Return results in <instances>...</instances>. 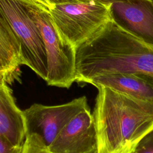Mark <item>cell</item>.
Here are the masks:
<instances>
[{
    "label": "cell",
    "instance_id": "6da1fadb",
    "mask_svg": "<svg viewBox=\"0 0 153 153\" xmlns=\"http://www.w3.org/2000/svg\"><path fill=\"white\" fill-rule=\"evenodd\" d=\"M76 79L88 82L111 73L139 72L153 76V45L118 27L111 19L75 48Z\"/></svg>",
    "mask_w": 153,
    "mask_h": 153
},
{
    "label": "cell",
    "instance_id": "7a4b0ae2",
    "mask_svg": "<svg viewBox=\"0 0 153 153\" xmlns=\"http://www.w3.org/2000/svg\"><path fill=\"white\" fill-rule=\"evenodd\" d=\"M93 111L97 153H131L153 130V100L99 86Z\"/></svg>",
    "mask_w": 153,
    "mask_h": 153
},
{
    "label": "cell",
    "instance_id": "3957f363",
    "mask_svg": "<svg viewBox=\"0 0 153 153\" xmlns=\"http://www.w3.org/2000/svg\"><path fill=\"white\" fill-rule=\"evenodd\" d=\"M49 14L62 41L75 48L111 19L109 6L102 0L56 4Z\"/></svg>",
    "mask_w": 153,
    "mask_h": 153
},
{
    "label": "cell",
    "instance_id": "277c9868",
    "mask_svg": "<svg viewBox=\"0 0 153 153\" xmlns=\"http://www.w3.org/2000/svg\"><path fill=\"white\" fill-rule=\"evenodd\" d=\"M0 12L20 42L22 65L27 66L45 81L47 58L44 42L39 28L26 5L14 0H0Z\"/></svg>",
    "mask_w": 153,
    "mask_h": 153
},
{
    "label": "cell",
    "instance_id": "5b68a950",
    "mask_svg": "<svg viewBox=\"0 0 153 153\" xmlns=\"http://www.w3.org/2000/svg\"><path fill=\"white\" fill-rule=\"evenodd\" d=\"M36 22L44 42L47 58V84L69 88L76 79L75 48L62 41L50 14L25 4Z\"/></svg>",
    "mask_w": 153,
    "mask_h": 153
},
{
    "label": "cell",
    "instance_id": "8992f818",
    "mask_svg": "<svg viewBox=\"0 0 153 153\" xmlns=\"http://www.w3.org/2000/svg\"><path fill=\"white\" fill-rule=\"evenodd\" d=\"M88 107L84 96L59 105L34 103L23 111L26 136L36 135L48 147L69 121Z\"/></svg>",
    "mask_w": 153,
    "mask_h": 153
},
{
    "label": "cell",
    "instance_id": "52a82bcc",
    "mask_svg": "<svg viewBox=\"0 0 153 153\" xmlns=\"http://www.w3.org/2000/svg\"><path fill=\"white\" fill-rule=\"evenodd\" d=\"M121 29L153 45V0H102Z\"/></svg>",
    "mask_w": 153,
    "mask_h": 153
},
{
    "label": "cell",
    "instance_id": "ba28073f",
    "mask_svg": "<svg viewBox=\"0 0 153 153\" xmlns=\"http://www.w3.org/2000/svg\"><path fill=\"white\" fill-rule=\"evenodd\" d=\"M48 148L53 153H94L97 151L96 127L90 107L72 118Z\"/></svg>",
    "mask_w": 153,
    "mask_h": 153
},
{
    "label": "cell",
    "instance_id": "9c48e42d",
    "mask_svg": "<svg viewBox=\"0 0 153 153\" xmlns=\"http://www.w3.org/2000/svg\"><path fill=\"white\" fill-rule=\"evenodd\" d=\"M88 84L102 86L146 100H153V76L139 72H117L93 78Z\"/></svg>",
    "mask_w": 153,
    "mask_h": 153
},
{
    "label": "cell",
    "instance_id": "30bf717a",
    "mask_svg": "<svg viewBox=\"0 0 153 153\" xmlns=\"http://www.w3.org/2000/svg\"><path fill=\"white\" fill-rule=\"evenodd\" d=\"M0 134L17 146H23L26 137L23 112L17 106L7 82L1 75Z\"/></svg>",
    "mask_w": 153,
    "mask_h": 153
},
{
    "label": "cell",
    "instance_id": "8fae6325",
    "mask_svg": "<svg viewBox=\"0 0 153 153\" xmlns=\"http://www.w3.org/2000/svg\"><path fill=\"white\" fill-rule=\"evenodd\" d=\"M22 65L20 42L0 12V75L7 82L17 76Z\"/></svg>",
    "mask_w": 153,
    "mask_h": 153
},
{
    "label": "cell",
    "instance_id": "7c38bea8",
    "mask_svg": "<svg viewBox=\"0 0 153 153\" xmlns=\"http://www.w3.org/2000/svg\"><path fill=\"white\" fill-rule=\"evenodd\" d=\"M22 153H53L35 134H28L23 146Z\"/></svg>",
    "mask_w": 153,
    "mask_h": 153
},
{
    "label": "cell",
    "instance_id": "4fadbf2b",
    "mask_svg": "<svg viewBox=\"0 0 153 153\" xmlns=\"http://www.w3.org/2000/svg\"><path fill=\"white\" fill-rule=\"evenodd\" d=\"M134 151L136 153H153V130L141 139Z\"/></svg>",
    "mask_w": 153,
    "mask_h": 153
},
{
    "label": "cell",
    "instance_id": "5bb4252c",
    "mask_svg": "<svg viewBox=\"0 0 153 153\" xmlns=\"http://www.w3.org/2000/svg\"><path fill=\"white\" fill-rule=\"evenodd\" d=\"M23 146L13 145L0 134V153H22Z\"/></svg>",
    "mask_w": 153,
    "mask_h": 153
},
{
    "label": "cell",
    "instance_id": "9a60e30c",
    "mask_svg": "<svg viewBox=\"0 0 153 153\" xmlns=\"http://www.w3.org/2000/svg\"><path fill=\"white\" fill-rule=\"evenodd\" d=\"M14 1H19L25 4L35 6L38 8L44 11H46L48 13H50L51 8L54 5H52L48 1V0H14Z\"/></svg>",
    "mask_w": 153,
    "mask_h": 153
},
{
    "label": "cell",
    "instance_id": "2e32d148",
    "mask_svg": "<svg viewBox=\"0 0 153 153\" xmlns=\"http://www.w3.org/2000/svg\"><path fill=\"white\" fill-rule=\"evenodd\" d=\"M86 1V0H48V1L52 4V5H56V4H59L65 2H75V1Z\"/></svg>",
    "mask_w": 153,
    "mask_h": 153
},
{
    "label": "cell",
    "instance_id": "e0dca14e",
    "mask_svg": "<svg viewBox=\"0 0 153 153\" xmlns=\"http://www.w3.org/2000/svg\"><path fill=\"white\" fill-rule=\"evenodd\" d=\"M94 153H97V151H95Z\"/></svg>",
    "mask_w": 153,
    "mask_h": 153
},
{
    "label": "cell",
    "instance_id": "ac0fdd59",
    "mask_svg": "<svg viewBox=\"0 0 153 153\" xmlns=\"http://www.w3.org/2000/svg\"><path fill=\"white\" fill-rule=\"evenodd\" d=\"M131 153H136V152H135L134 151H133V152H131Z\"/></svg>",
    "mask_w": 153,
    "mask_h": 153
}]
</instances>
